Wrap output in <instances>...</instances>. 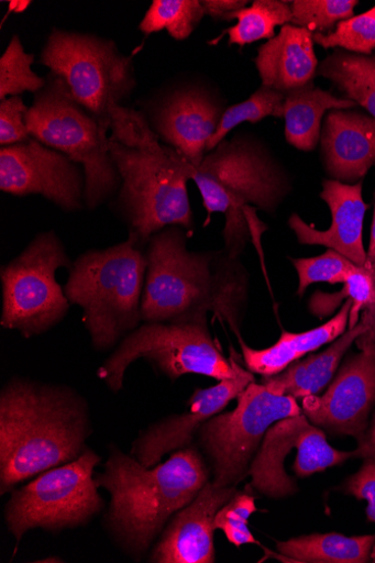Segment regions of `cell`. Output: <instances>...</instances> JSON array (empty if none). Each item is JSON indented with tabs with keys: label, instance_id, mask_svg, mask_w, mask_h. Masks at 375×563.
Returning <instances> with one entry per match:
<instances>
[{
	"label": "cell",
	"instance_id": "cell-1",
	"mask_svg": "<svg viewBox=\"0 0 375 563\" xmlns=\"http://www.w3.org/2000/svg\"><path fill=\"white\" fill-rule=\"evenodd\" d=\"M188 232L169 227L145 246L141 314L146 323H207L211 313L242 340L250 277L225 251L194 252Z\"/></svg>",
	"mask_w": 375,
	"mask_h": 563
},
{
	"label": "cell",
	"instance_id": "cell-2",
	"mask_svg": "<svg viewBox=\"0 0 375 563\" xmlns=\"http://www.w3.org/2000/svg\"><path fill=\"white\" fill-rule=\"evenodd\" d=\"M91 432L89 404L77 389L11 378L0 391V494L75 462Z\"/></svg>",
	"mask_w": 375,
	"mask_h": 563
},
{
	"label": "cell",
	"instance_id": "cell-3",
	"mask_svg": "<svg viewBox=\"0 0 375 563\" xmlns=\"http://www.w3.org/2000/svg\"><path fill=\"white\" fill-rule=\"evenodd\" d=\"M209 477L194 446L176 451L166 463L151 468L112 446L102 473L95 477L97 486L111 495L103 527L125 554L140 561Z\"/></svg>",
	"mask_w": 375,
	"mask_h": 563
},
{
	"label": "cell",
	"instance_id": "cell-4",
	"mask_svg": "<svg viewBox=\"0 0 375 563\" xmlns=\"http://www.w3.org/2000/svg\"><path fill=\"white\" fill-rule=\"evenodd\" d=\"M192 181L208 214L225 217V252L240 261L249 243L262 254L261 236L267 227L256 211L274 214L290 183L284 169L258 140L236 134L207 153Z\"/></svg>",
	"mask_w": 375,
	"mask_h": 563
},
{
	"label": "cell",
	"instance_id": "cell-5",
	"mask_svg": "<svg viewBox=\"0 0 375 563\" xmlns=\"http://www.w3.org/2000/svg\"><path fill=\"white\" fill-rule=\"evenodd\" d=\"M110 151L122 180L117 210L130 236L145 247L169 227L192 229L188 183L196 167L179 151L155 133L133 146L110 139Z\"/></svg>",
	"mask_w": 375,
	"mask_h": 563
},
{
	"label": "cell",
	"instance_id": "cell-6",
	"mask_svg": "<svg viewBox=\"0 0 375 563\" xmlns=\"http://www.w3.org/2000/svg\"><path fill=\"white\" fill-rule=\"evenodd\" d=\"M147 261L133 236L79 255L69 269L65 292L81 307L84 324L97 351L117 347L142 323L141 306Z\"/></svg>",
	"mask_w": 375,
	"mask_h": 563
},
{
	"label": "cell",
	"instance_id": "cell-7",
	"mask_svg": "<svg viewBox=\"0 0 375 563\" xmlns=\"http://www.w3.org/2000/svg\"><path fill=\"white\" fill-rule=\"evenodd\" d=\"M26 124L33 139L84 168L89 211L118 195L122 180L110 151V130L78 104L60 78L47 75L46 86L34 95Z\"/></svg>",
	"mask_w": 375,
	"mask_h": 563
},
{
	"label": "cell",
	"instance_id": "cell-8",
	"mask_svg": "<svg viewBox=\"0 0 375 563\" xmlns=\"http://www.w3.org/2000/svg\"><path fill=\"white\" fill-rule=\"evenodd\" d=\"M40 64L60 78L78 104L111 131L113 111L136 88L133 57L121 54L111 38L52 30Z\"/></svg>",
	"mask_w": 375,
	"mask_h": 563
},
{
	"label": "cell",
	"instance_id": "cell-9",
	"mask_svg": "<svg viewBox=\"0 0 375 563\" xmlns=\"http://www.w3.org/2000/svg\"><path fill=\"white\" fill-rule=\"evenodd\" d=\"M139 360L146 361L172 382L185 375L219 382L236 376L232 351L230 357L224 355L207 323L143 322L107 357L97 377L118 394L124 387L126 371Z\"/></svg>",
	"mask_w": 375,
	"mask_h": 563
},
{
	"label": "cell",
	"instance_id": "cell-10",
	"mask_svg": "<svg viewBox=\"0 0 375 563\" xmlns=\"http://www.w3.org/2000/svg\"><path fill=\"white\" fill-rule=\"evenodd\" d=\"M65 244L55 231L37 234L8 265L0 269L3 306L0 324L25 339L42 335L60 324L70 311L59 269H70Z\"/></svg>",
	"mask_w": 375,
	"mask_h": 563
},
{
	"label": "cell",
	"instance_id": "cell-11",
	"mask_svg": "<svg viewBox=\"0 0 375 563\" xmlns=\"http://www.w3.org/2000/svg\"><path fill=\"white\" fill-rule=\"evenodd\" d=\"M101 456L87 448L75 462L48 470L5 505L7 528L18 543L34 529L52 533L86 527L104 507L93 474Z\"/></svg>",
	"mask_w": 375,
	"mask_h": 563
},
{
	"label": "cell",
	"instance_id": "cell-12",
	"mask_svg": "<svg viewBox=\"0 0 375 563\" xmlns=\"http://www.w3.org/2000/svg\"><path fill=\"white\" fill-rule=\"evenodd\" d=\"M236 400L233 411L211 418L198 431L211 465V482L220 487L243 482L266 432L280 420L302 413L296 398L279 396L262 383H251Z\"/></svg>",
	"mask_w": 375,
	"mask_h": 563
},
{
	"label": "cell",
	"instance_id": "cell-13",
	"mask_svg": "<svg viewBox=\"0 0 375 563\" xmlns=\"http://www.w3.org/2000/svg\"><path fill=\"white\" fill-rule=\"evenodd\" d=\"M299 449L294 471L304 478L342 465L354 457L353 452L334 449L320 428L307 417H289L275 423L266 432L249 470L251 486L267 497L285 498L298 489L287 475L285 463L290 451Z\"/></svg>",
	"mask_w": 375,
	"mask_h": 563
},
{
	"label": "cell",
	"instance_id": "cell-14",
	"mask_svg": "<svg viewBox=\"0 0 375 563\" xmlns=\"http://www.w3.org/2000/svg\"><path fill=\"white\" fill-rule=\"evenodd\" d=\"M227 109L220 93L206 85L188 82L161 90L141 112L161 142L179 151L198 168Z\"/></svg>",
	"mask_w": 375,
	"mask_h": 563
},
{
	"label": "cell",
	"instance_id": "cell-15",
	"mask_svg": "<svg viewBox=\"0 0 375 563\" xmlns=\"http://www.w3.org/2000/svg\"><path fill=\"white\" fill-rule=\"evenodd\" d=\"M0 190L18 197L40 195L68 213L86 207L84 168L33 137L0 148Z\"/></svg>",
	"mask_w": 375,
	"mask_h": 563
},
{
	"label": "cell",
	"instance_id": "cell-16",
	"mask_svg": "<svg viewBox=\"0 0 375 563\" xmlns=\"http://www.w3.org/2000/svg\"><path fill=\"white\" fill-rule=\"evenodd\" d=\"M323 396L302 399V413L316 427L362 439L375 401V343L364 333Z\"/></svg>",
	"mask_w": 375,
	"mask_h": 563
},
{
	"label": "cell",
	"instance_id": "cell-17",
	"mask_svg": "<svg viewBox=\"0 0 375 563\" xmlns=\"http://www.w3.org/2000/svg\"><path fill=\"white\" fill-rule=\"evenodd\" d=\"M234 355L236 376L218 385L196 389L187 402L184 413L157 421L141 432L132 445V455L147 468L161 463L165 455L190 446L194 435L211 418L223 412L228 405L253 382L254 374L240 365L239 353Z\"/></svg>",
	"mask_w": 375,
	"mask_h": 563
},
{
	"label": "cell",
	"instance_id": "cell-18",
	"mask_svg": "<svg viewBox=\"0 0 375 563\" xmlns=\"http://www.w3.org/2000/svg\"><path fill=\"white\" fill-rule=\"evenodd\" d=\"M236 487L209 481L198 495L174 516L152 549V563H213L217 560L216 518L235 495Z\"/></svg>",
	"mask_w": 375,
	"mask_h": 563
},
{
	"label": "cell",
	"instance_id": "cell-19",
	"mask_svg": "<svg viewBox=\"0 0 375 563\" xmlns=\"http://www.w3.org/2000/svg\"><path fill=\"white\" fill-rule=\"evenodd\" d=\"M331 211L332 224L328 231L308 225L298 214L289 219V227L299 243L332 249L359 267H365L367 254L363 245V222L368 209L362 197V180L344 184L328 179L320 192Z\"/></svg>",
	"mask_w": 375,
	"mask_h": 563
},
{
	"label": "cell",
	"instance_id": "cell-20",
	"mask_svg": "<svg viewBox=\"0 0 375 563\" xmlns=\"http://www.w3.org/2000/svg\"><path fill=\"white\" fill-rule=\"evenodd\" d=\"M320 143L331 178L356 184L375 164V119L357 111L332 110L321 128Z\"/></svg>",
	"mask_w": 375,
	"mask_h": 563
},
{
	"label": "cell",
	"instance_id": "cell-21",
	"mask_svg": "<svg viewBox=\"0 0 375 563\" xmlns=\"http://www.w3.org/2000/svg\"><path fill=\"white\" fill-rule=\"evenodd\" d=\"M313 34L287 24L257 49L255 66L262 86L284 93L313 82L318 70Z\"/></svg>",
	"mask_w": 375,
	"mask_h": 563
},
{
	"label": "cell",
	"instance_id": "cell-22",
	"mask_svg": "<svg viewBox=\"0 0 375 563\" xmlns=\"http://www.w3.org/2000/svg\"><path fill=\"white\" fill-rule=\"evenodd\" d=\"M353 301L346 299L340 312L328 323L302 333L284 331L273 346L255 350L240 340L244 367L254 375L272 377L283 373L304 355L342 336L350 322Z\"/></svg>",
	"mask_w": 375,
	"mask_h": 563
},
{
	"label": "cell",
	"instance_id": "cell-23",
	"mask_svg": "<svg viewBox=\"0 0 375 563\" xmlns=\"http://www.w3.org/2000/svg\"><path fill=\"white\" fill-rule=\"evenodd\" d=\"M365 332V325L360 322L326 351L294 363L276 376L262 377L261 382L279 396H291L296 399L317 396L331 382L352 344Z\"/></svg>",
	"mask_w": 375,
	"mask_h": 563
},
{
	"label": "cell",
	"instance_id": "cell-24",
	"mask_svg": "<svg viewBox=\"0 0 375 563\" xmlns=\"http://www.w3.org/2000/svg\"><path fill=\"white\" fill-rule=\"evenodd\" d=\"M355 101L339 98L312 84L286 93L285 113L286 139L300 151L313 150L321 135V120L332 110H352Z\"/></svg>",
	"mask_w": 375,
	"mask_h": 563
},
{
	"label": "cell",
	"instance_id": "cell-25",
	"mask_svg": "<svg viewBox=\"0 0 375 563\" xmlns=\"http://www.w3.org/2000/svg\"><path fill=\"white\" fill-rule=\"evenodd\" d=\"M375 536L345 537L340 533L309 534L279 542L277 548L290 562L365 563L371 561Z\"/></svg>",
	"mask_w": 375,
	"mask_h": 563
},
{
	"label": "cell",
	"instance_id": "cell-26",
	"mask_svg": "<svg viewBox=\"0 0 375 563\" xmlns=\"http://www.w3.org/2000/svg\"><path fill=\"white\" fill-rule=\"evenodd\" d=\"M317 75L331 80L340 91L375 119V59L337 49L318 67Z\"/></svg>",
	"mask_w": 375,
	"mask_h": 563
},
{
	"label": "cell",
	"instance_id": "cell-27",
	"mask_svg": "<svg viewBox=\"0 0 375 563\" xmlns=\"http://www.w3.org/2000/svg\"><path fill=\"white\" fill-rule=\"evenodd\" d=\"M233 20L238 23L209 44H218L223 35H229V45L241 47L260 40H272L277 26L291 24L293 12L290 4L280 0H255L251 7L233 13L230 22Z\"/></svg>",
	"mask_w": 375,
	"mask_h": 563
},
{
	"label": "cell",
	"instance_id": "cell-28",
	"mask_svg": "<svg viewBox=\"0 0 375 563\" xmlns=\"http://www.w3.org/2000/svg\"><path fill=\"white\" fill-rule=\"evenodd\" d=\"M206 16L200 0H153L140 31L146 36L167 31L177 41L187 40Z\"/></svg>",
	"mask_w": 375,
	"mask_h": 563
},
{
	"label": "cell",
	"instance_id": "cell-29",
	"mask_svg": "<svg viewBox=\"0 0 375 563\" xmlns=\"http://www.w3.org/2000/svg\"><path fill=\"white\" fill-rule=\"evenodd\" d=\"M286 93L261 86L249 99L229 107L221 123L207 146V153L216 148L239 125L258 123L274 117L284 118Z\"/></svg>",
	"mask_w": 375,
	"mask_h": 563
},
{
	"label": "cell",
	"instance_id": "cell-30",
	"mask_svg": "<svg viewBox=\"0 0 375 563\" xmlns=\"http://www.w3.org/2000/svg\"><path fill=\"white\" fill-rule=\"evenodd\" d=\"M35 57L26 53L19 35H14L0 57V100L24 92L37 93L46 78L32 70Z\"/></svg>",
	"mask_w": 375,
	"mask_h": 563
},
{
	"label": "cell",
	"instance_id": "cell-31",
	"mask_svg": "<svg viewBox=\"0 0 375 563\" xmlns=\"http://www.w3.org/2000/svg\"><path fill=\"white\" fill-rule=\"evenodd\" d=\"M291 25L312 34H329L340 22L354 16L356 0H295L290 2Z\"/></svg>",
	"mask_w": 375,
	"mask_h": 563
},
{
	"label": "cell",
	"instance_id": "cell-32",
	"mask_svg": "<svg viewBox=\"0 0 375 563\" xmlns=\"http://www.w3.org/2000/svg\"><path fill=\"white\" fill-rule=\"evenodd\" d=\"M313 42L324 48L340 47L346 53L371 55L375 48V7L361 15L340 22L329 34H313Z\"/></svg>",
	"mask_w": 375,
	"mask_h": 563
},
{
	"label": "cell",
	"instance_id": "cell-33",
	"mask_svg": "<svg viewBox=\"0 0 375 563\" xmlns=\"http://www.w3.org/2000/svg\"><path fill=\"white\" fill-rule=\"evenodd\" d=\"M291 263L299 277V296H302L310 285L317 283L344 285L352 274L363 268L332 249L318 255V257L291 260Z\"/></svg>",
	"mask_w": 375,
	"mask_h": 563
},
{
	"label": "cell",
	"instance_id": "cell-34",
	"mask_svg": "<svg viewBox=\"0 0 375 563\" xmlns=\"http://www.w3.org/2000/svg\"><path fill=\"white\" fill-rule=\"evenodd\" d=\"M256 510L255 498L238 490L218 511L216 528L223 531L228 540L238 548L244 544H258L249 528L250 518Z\"/></svg>",
	"mask_w": 375,
	"mask_h": 563
},
{
	"label": "cell",
	"instance_id": "cell-35",
	"mask_svg": "<svg viewBox=\"0 0 375 563\" xmlns=\"http://www.w3.org/2000/svg\"><path fill=\"white\" fill-rule=\"evenodd\" d=\"M29 110L21 96L0 100V145H15L32 137L26 124Z\"/></svg>",
	"mask_w": 375,
	"mask_h": 563
},
{
	"label": "cell",
	"instance_id": "cell-36",
	"mask_svg": "<svg viewBox=\"0 0 375 563\" xmlns=\"http://www.w3.org/2000/svg\"><path fill=\"white\" fill-rule=\"evenodd\" d=\"M345 490L367 503L366 517L375 523V464L364 462L362 468L349 478Z\"/></svg>",
	"mask_w": 375,
	"mask_h": 563
},
{
	"label": "cell",
	"instance_id": "cell-37",
	"mask_svg": "<svg viewBox=\"0 0 375 563\" xmlns=\"http://www.w3.org/2000/svg\"><path fill=\"white\" fill-rule=\"evenodd\" d=\"M247 0H202L206 15L217 22H230L233 13L247 7Z\"/></svg>",
	"mask_w": 375,
	"mask_h": 563
},
{
	"label": "cell",
	"instance_id": "cell-38",
	"mask_svg": "<svg viewBox=\"0 0 375 563\" xmlns=\"http://www.w3.org/2000/svg\"><path fill=\"white\" fill-rule=\"evenodd\" d=\"M354 457H363L364 462L375 464V418L367 433L359 440V448L353 451Z\"/></svg>",
	"mask_w": 375,
	"mask_h": 563
},
{
	"label": "cell",
	"instance_id": "cell-39",
	"mask_svg": "<svg viewBox=\"0 0 375 563\" xmlns=\"http://www.w3.org/2000/svg\"><path fill=\"white\" fill-rule=\"evenodd\" d=\"M361 322L366 328L365 334L375 343V303L365 307Z\"/></svg>",
	"mask_w": 375,
	"mask_h": 563
},
{
	"label": "cell",
	"instance_id": "cell-40",
	"mask_svg": "<svg viewBox=\"0 0 375 563\" xmlns=\"http://www.w3.org/2000/svg\"><path fill=\"white\" fill-rule=\"evenodd\" d=\"M366 254H367V263H366L365 268L368 269L370 266L375 261V207H374V213H373L370 245H368V250H367Z\"/></svg>",
	"mask_w": 375,
	"mask_h": 563
},
{
	"label": "cell",
	"instance_id": "cell-41",
	"mask_svg": "<svg viewBox=\"0 0 375 563\" xmlns=\"http://www.w3.org/2000/svg\"><path fill=\"white\" fill-rule=\"evenodd\" d=\"M10 8L13 9L16 13H22L26 10V8L31 4L30 2H10Z\"/></svg>",
	"mask_w": 375,
	"mask_h": 563
},
{
	"label": "cell",
	"instance_id": "cell-42",
	"mask_svg": "<svg viewBox=\"0 0 375 563\" xmlns=\"http://www.w3.org/2000/svg\"><path fill=\"white\" fill-rule=\"evenodd\" d=\"M368 271L371 273V277H372V280H373V284H374V288H375V261L370 266Z\"/></svg>",
	"mask_w": 375,
	"mask_h": 563
},
{
	"label": "cell",
	"instance_id": "cell-43",
	"mask_svg": "<svg viewBox=\"0 0 375 563\" xmlns=\"http://www.w3.org/2000/svg\"><path fill=\"white\" fill-rule=\"evenodd\" d=\"M371 560L375 562V543L373 545L372 552H371Z\"/></svg>",
	"mask_w": 375,
	"mask_h": 563
}]
</instances>
